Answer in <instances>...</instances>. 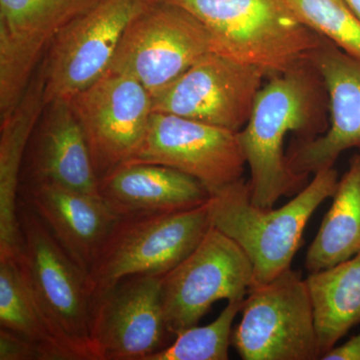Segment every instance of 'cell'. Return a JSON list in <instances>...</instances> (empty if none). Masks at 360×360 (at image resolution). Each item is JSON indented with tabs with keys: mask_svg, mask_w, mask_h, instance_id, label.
Masks as SVG:
<instances>
[{
	"mask_svg": "<svg viewBox=\"0 0 360 360\" xmlns=\"http://www.w3.org/2000/svg\"><path fill=\"white\" fill-rule=\"evenodd\" d=\"M328 97L321 73L309 58L270 77L258 92L250 120L238 139L246 165L251 201L271 208L283 196L307 186L304 175L288 167L284 141L290 134L314 139L328 129Z\"/></svg>",
	"mask_w": 360,
	"mask_h": 360,
	"instance_id": "obj_1",
	"label": "cell"
},
{
	"mask_svg": "<svg viewBox=\"0 0 360 360\" xmlns=\"http://www.w3.org/2000/svg\"><path fill=\"white\" fill-rule=\"evenodd\" d=\"M338 182L335 167L321 170L288 203L274 210L251 201L250 184L243 177L210 194V222L245 251L255 285L267 283L291 269L305 227L322 202L333 198Z\"/></svg>",
	"mask_w": 360,
	"mask_h": 360,
	"instance_id": "obj_2",
	"label": "cell"
},
{
	"mask_svg": "<svg viewBox=\"0 0 360 360\" xmlns=\"http://www.w3.org/2000/svg\"><path fill=\"white\" fill-rule=\"evenodd\" d=\"M205 26L213 52L255 65L266 77L290 68L323 37L296 18L285 0H162Z\"/></svg>",
	"mask_w": 360,
	"mask_h": 360,
	"instance_id": "obj_3",
	"label": "cell"
},
{
	"mask_svg": "<svg viewBox=\"0 0 360 360\" xmlns=\"http://www.w3.org/2000/svg\"><path fill=\"white\" fill-rule=\"evenodd\" d=\"M18 221V265L45 326L70 360H94L90 340L94 300L86 272L22 201Z\"/></svg>",
	"mask_w": 360,
	"mask_h": 360,
	"instance_id": "obj_4",
	"label": "cell"
},
{
	"mask_svg": "<svg viewBox=\"0 0 360 360\" xmlns=\"http://www.w3.org/2000/svg\"><path fill=\"white\" fill-rule=\"evenodd\" d=\"M210 226L207 202L182 212L120 217L87 271L92 300L127 277L165 276Z\"/></svg>",
	"mask_w": 360,
	"mask_h": 360,
	"instance_id": "obj_5",
	"label": "cell"
},
{
	"mask_svg": "<svg viewBox=\"0 0 360 360\" xmlns=\"http://www.w3.org/2000/svg\"><path fill=\"white\" fill-rule=\"evenodd\" d=\"M231 343L243 360L321 359L305 278L292 269L253 285Z\"/></svg>",
	"mask_w": 360,
	"mask_h": 360,
	"instance_id": "obj_6",
	"label": "cell"
},
{
	"mask_svg": "<svg viewBox=\"0 0 360 360\" xmlns=\"http://www.w3.org/2000/svg\"><path fill=\"white\" fill-rule=\"evenodd\" d=\"M210 52L212 39L200 20L155 0L127 26L108 72L134 78L153 96Z\"/></svg>",
	"mask_w": 360,
	"mask_h": 360,
	"instance_id": "obj_7",
	"label": "cell"
},
{
	"mask_svg": "<svg viewBox=\"0 0 360 360\" xmlns=\"http://www.w3.org/2000/svg\"><path fill=\"white\" fill-rule=\"evenodd\" d=\"M255 285L240 246L212 225L200 245L161 277V305L169 335L198 326L213 303L243 300Z\"/></svg>",
	"mask_w": 360,
	"mask_h": 360,
	"instance_id": "obj_8",
	"label": "cell"
},
{
	"mask_svg": "<svg viewBox=\"0 0 360 360\" xmlns=\"http://www.w3.org/2000/svg\"><path fill=\"white\" fill-rule=\"evenodd\" d=\"M155 0H103L59 30L41 68L45 104L70 101L110 68L123 33L137 14Z\"/></svg>",
	"mask_w": 360,
	"mask_h": 360,
	"instance_id": "obj_9",
	"label": "cell"
},
{
	"mask_svg": "<svg viewBox=\"0 0 360 360\" xmlns=\"http://www.w3.org/2000/svg\"><path fill=\"white\" fill-rule=\"evenodd\" d=\"M98 179L141 150L153 115V96L134 78L106 72L70 99Z\"/></svg>",
	"mask_w": 360,
	"mask_h": 360,
	"instance_id": "obj_10",
	"label": "cell"
},
{
	"mask_svg": "<svg viewBox=\"0 0 360 360\" xmlns=\"http://www.w3.org/2000/svg\"><path fill=\"white\" fill-rule=\"evenodd\" d=\"M265 77L257 66L210 52L153 96V112L238 134L250 120Z\"/></svg>",
	"mask_w": 360,
	"mask_h": 360,
	"instance_id": "obj_11",
	"label": "cell"
},
{
	"mask_svg": "<svg viewBox=\"0 0 360 360\" xmlns=\"http://www.w3.org/2000/svg\"><path fill=\"white\" fill-rule=\"evenodd\" d=\"M161 277L122 279L94 296L90 340L94 360H146L165 348L168 333Z\"/></svg>",
	"mask_w": 360,
	"mask_h": 360,
	"instance_id": "obj_12",
	"label": "cell"
},
{
	"mask_svg": "<svg viewBox=\"0 0 360 360\" xmlns=\"http://www.w3.org/2000/svg\"><path fill=\"white\" fill-rule=\"evenodd\" d=\"M131 162L174 168L210 194L243 179L246 165L236 132L162 112L151 115L146 141Z\"/></svg>",
	"mask_w": 360,
	"mask_h": 360,
	"instance_id": "obj_13",
	"label": "cell"
},
{
	"mask_svg": "<svg viewBox=\"0 0 360 360\" xmlns=\"http://www.w3.org/2000/svg\"><path fill=\"white\" fill-rule=\"evenodd\" d=\"M309 58L326 85L329 123L319 136L296 139L286 153L290 169L304 176L335 167L349 149L360 153V59L326 39Z\"/></svg>",
	"mask_w": 360,
	"mask_h": 360,
	"instance_id": "obj_14",
	"label": "cell"
},
{
	"mask_svg": "<svg viewBox=\"0 0 360 360\" xmlns=\"http://www.w3.org/2000/svg\"><path fill=\"white\" fill-rule=\"evenodd\" d=\"M21 184H51L99 196L89 146L70 101L46 104L32 135Z\"/></svg>",
	"mask_w": 360,
	"mask_h": 360,
	"instance_id": "obj_15",
	"label": "cell"
},
{
	"mask_svg": "<svg viewBox=\"0 0 360 360\" xmlns=\"http://www.w3.org/2000/svg\"><path fill=\"white\" fill-rule=\"evenodd\" d=\"M20 195L87 274L120 217L98 196L56 184H22Z\"/></svg>",
	"mask_w": 360,
	"mask_h": 360,
	"instance_id": "obj_16",
	"label": "cell"
},
{
	"mask_svg": "<svg viewBox=\"0 0 360 360\" xmlns=\"http://www.w3.org/2000/svg\"><path fill=\"white\" fill-rule=\"evenodd\" d=\"M98 193L120 217L160 214L205 205L210 193L198 180L153 163L131 162L98 181Z\"/></svg>",
	"mask_w": 360,
	"mask_h": 360,
	"instance_id": "obj_17",
	"label": "cell"
},
{
	"mask_svg": "<svg viewBox=\"0 0 360 360\" xmlns=\"http://www.w3.org/2000/svg\"><path fill=\"white\" fill-rule=\"evenodd\" d=\"M41 65L13 112L0 122V257L20 248L18 202L28 143L45 108Z\"/></svg>",
	"mask_w": 360,
	"mask_h": 360,
	"instance_id": "obj_18",
	"label": "cell"
},
{
	"mask_svg": "<svg viewBox=\"0 0 360 360\" xmlns=\"http://www.w3.org/2000/svg\"><path fill=\"white\" fill-rule=\"evenodd\" d=\"M103 0H0V49L41 63L54 35Z\"/></svg>",
	"mask_w": 360,
	"mask_h": 360,
	"instance_id": "obj_19",
	"label": "cell"
},
{
	"mask_svg": "<svg viewBox=\"0 0 360 360\" xmlns=\"http://www.w3.org/2000/svg\"><path fill=\"white\" fill-rule=\"evenodd\" d=\"M305 283L322 357L360 323V252L328 269L309 272Z\"/></svg>",
	"mask_w": 360,
	"mask_h": 360,
	"instance_id": "obj_20",
	"label": "cell"
},
{
	"mask_svg": "<svg viewBox=\"0 0 360 360\" xmlns=\"http://www.w3.org/2000/svg\"><path fill=\"white\" fill-rule=\"evenodd\" d=\"M360 252V153L338 179L333 203L307 250L309 272L328 269Z\"/></svg>",
	"mask_w": 360,
	"mask_h": 360,
	"instance_id": "obj_21",
	"label": "cell"
},
{
	"mask_svg": "<svg viewBox=\"0 0 360 360\" xmlns=\"http://www.w3.org/2000/svg\"><path fill=\"white\" fill-rule=\"evenodd\" d=\"M0 328L37 343L51 360H70L40 316L23 281L18 255L0 257Z\"/></svg>",
	"mask_w": 360,
	"mask_h": 360,
	"instance_id": "obj_22",
	"label": "cell"
},
{
	"mask_svg": "<svg viewBox=\"0 0 360 360\" xmlns=\"http://www.w3.org/2000/svg\"><path fill=\"white\" fill-rule=\"evenodd\" d=\"M243 300H232L214 321L194 326L175 335L174 342L146 360H227L232 338V326L240 312Z\"/></svg>",
	"mask_w": 360,
	"mask_h": 360,
	"instance_id": "obj_23",
	"label": "cell"
},
{
	"mask_svg": "<svg viewBox=\"0 0 360 360\" xmlns=\"http://www.w3.org/2000/svg\"><path fill=\"white\" fill-rule=\"evenodd\" d=\"M303 25L360 59V18L345 0H285Z\"/></svg>",
	"mask_w": 360,
	"mask_h": 360,
	"instance_id": "obj_24",
	"label": "cell"
},
{
	"mask_svg": "<svg viewBox=\"0 0 360 360\" xmlns=\"http://www.w3.org/2000/svg\"><path fill=\"white\" fill-rule=\"evenodd\" d=\"M0 360H51L44 348L18 333L0 329Z\"/></svg>",
	"mask_w": 360,
	"mask_h": 360,
	"instance_id": "obj_25",
	"label": "cell"
},
{
	"mask_svg": "<svg viewBox=\"0 0 360 360\" xmlns=\"http://www.w3.org/2000/svg\"><path fill=\"white\" fill-rule=\"evenodd\" d=\"M324 360H360V333L340 347H335L326 352Z\"/></svg>",
	"mask_w": 360,
	"mask_h": 360,
	"instance_id": "obj_26",
	"label": "cell"
},
{
	"mask_svg": "<svg viewBox=\"0 0 360 360\" xmlns=\"http://www.w3.org/2000/svg\"><path fill=\"white\" fill-rule=\"evenodd\" d=\"M348 4V6L356 13V15L360 18V0H345Z\"/></svg>",
	"mask_w": 360,
	"mask_h": 360,
	"instance_id": "obj_27",
	"label": "cell"
}]
</instances>
